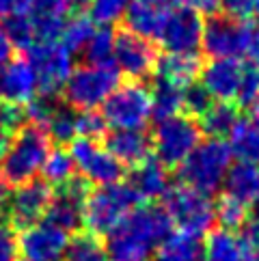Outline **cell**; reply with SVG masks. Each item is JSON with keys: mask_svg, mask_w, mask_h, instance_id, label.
<instances>
[{"mask_svg": "<svg viewBox=\"0 0 259 261\" xmlns=\"http://www.w3.org/2000/svg\"><path fill=\"white\" fill-rule=\"evenodd\" d=\"M173 231L162 205H138L104 238L110 261H147L156 246Z\"/></svg>", "mask_w": 259, "mask_h": 261, "instance_id": "6da1fadb", "label": "cell"}, {"mask_svg": "<svg viewBox=\"0 0 259 261\" xmlns=\"http://www.w3.org/2000/svg\"><path fill=\"white\" fill-rule=\"evenodd\" d=\"M231 164H234V155L227 141L201 138V143L177 166V179L188 188L212 197L220 190Z\"/></svg>", "mask_w": 259, "mask_h": 261, "instance_id": "7a4b0ae2", "label": "cell"}, {"mask_svg": "<svg viewBox=\"0 0 259 261\" xmlns=\"http://www.w3.org/2000/svg\"><path fill=\"white\" fill-rule=\"evenodd\" d=\"M50 149L52 143L45 129L26 123L11 138V145L0 162V177L7 181L9 188H17V186L35 179Z\"/></svg>", "mask_w": 259, "mask_h": 261, "instance_id": "3957f363", "label": "cell"}, {"mask_svg": "<svg viewBox=\"0 0 259 261\" xmlns=\"http://www.w3.org/2000/svg\"><path fill=\"white\" fill-rule=\"evenodd\" d=\"M145 201L138 197V192L127 181H117L110 186H97L89 192L85 203V227L87 233H93L97 238H106L125 214L134 207L143 205Z\"/></svg>", "mask_w": 259, "mask_h": 261, "instance_id": "277c9868", "label": "cell"}, {"mask_svg": "<svg viewBox=\"0 0 259 261\" xmlns=\"http://www.w3.org/2000/svg\"><path fill=\"white\" fill-rule=\"evenodd\" d=\"M121 85V73L110 65H78L73 67L69 78L61 89V99L65 106L76 113L82 110H97L104 99Z\"/></svg>", "mask_w": 259, "mask_h": 261, "instance_id": "5b68a950", "label": "cell"}, {"mask_svg": "<svg viewBox=\"0 0 259 261\" xmlns=\"http://www.w3.org/2000/svg\"><path fill=\"white\" fill-rule=\"evenodd\" d=\"M255 24L251 20H236L223 11L203 20L201 50L210 59H242L253 45Z\"/></svg>", "mask_w": 259, "mask_h": 261, "instance_id": "8992f818", "label": "cell"}, {"mask_svg": "<svg viewBox=\"0 0 259 261\" xmlns=\"http://www.w3.org/2000/svg\"><path fill=\"white\" fill-rule=\"evenodd\" d=\"M162 207L169 214L173 227L184 233L203 238L214 229V201L208 194H201L188 186H171V190L164 194Z\"/></svg>", "mask_w": 259, "mask_h": 261, "instance_id": "52a82bcc", "label": "cell"}, {"mask_svg": "<svg viewBox=\"0 0 259 261\" xmlns=\"http://www.w3.org/2000/svg\"><path fill=\"white\" fill-rule=\"evenodd\" d=\"M201 127L194 117L188 115H173L162 121H156L151 132L153 155L160 160L166 169L177 166L190 155V151L201 143Z\"/></svg>", "mask_w": 259, "mask_h": 261, "instance_id": "ba28073f", "label": "cell"}, {"mask_svg": "<svg viewBox=\"0 0 259 261\" xmlns=\"http://www.w3.org/2000/svg\"><path fill=\"white\" fill-rule=\"evenodd\" d=\"M101 117L113 129H145L151 119L149 89L143 82H121L104 99Z\"/></svg>", "mask_w": 259, "mask_h": 261, "instance_id": "9c48e42d", "label": "cell"}, {"mask_svg": "<svg viewBox=\"0 0 259 261\" xmlns=\"http://www.w3.org/2000/svg\"><path fill=\"white\" fill-rule=\"evenodd\" d=\"M156 61H158V50L151 41L130 33L127 29L115 31L113 65L121 76H127L134 82L151 80L156 73Z\"/></svg>", "mask_w": 259, "mask_h": 261, "instance_id": "30bf717a", "label": "cell"}, {"mask_svg": "<svg viewBox=\"0 0 259 261\" xmlns=\"http://www.w3.org/2000/svg\"><path fill=\"white\" fill-rule=\"evenodd\" d=\"M69 153L76 164V173L93 186H110L123 181L125 166L108 151L99 141L76 138L71 143Z\"/></svg>", "mask_w": 259, "mask_h": 261, "instance_id": "8fae6325", "label": "cell"}, {"mask_svg": "<svg viewBox=\"0 0 259 261\" xmlns=\"http://www.w3.org/2000/svg\"><path fill=\"white\" fill-rule=\"evenodd\" d=\"M89 192H91V184L82 179L80 175L71 177L63 186H57L43 216L45 222L65 231L67 236L69 233H80L82 225H85V203Z\"/></svg>", "mask_w": 259, "mask_h": 261, "instance_id": "7c38bea8", "label": "cell"}, {"mask_svg": "<svg viewBox=\"0 0 259 261\" xmlns=\"http://www.w3.org/2000/svg\"><path fill=\"white\" fill-rule=\"evenodd\" d=\"M22 54L33 65L39 91L61 95L65 80L73 69V54L61 41H37Z\"/></svg>", "mask_w": 259, "mask_h": 261, "instance_id": "4fadbf2b", "label": "cell"}, {"mask_svg": "<svg viewBox=\"0 0 259 261\" xmlns=\"http://www.w3.org/2000/svg\"><path fill=\"white\" fill-rule=\"evenodd\" d=\"M54 188L45 179H31L11 192L5 210L7 220L15 229H26L45 216Z\"/></svg>", "mask_w": 259, "mask_h": 261, "instance_id": "5bb4252c", "label": "cell"}, {"mask_svg": "<svg viewBox=\"0 0 259 261\" xmlns=\"http://www.w3.org/2000/svg\"><path fill=\"white\" fill-rule=\"evenodd\" d=\"M203 35V15L188 7H175L166 13L160 45L171 54H199Z\"/></svg>", "mask_w": 259, "mask_h": 261, "instance_id": "9a60e30c", "label": "cell"}, {"mask_svg": "<svg viewBox=\"0 0 259 261\" xmlns=\"http://www.w3.org/2000/svg\"><path fill=\"white\" fill-rule=\"evenodd\" d=\"M69 236L50 222H35L20 236V257L24 261H63Z\"/></svg>", "mask_w": 259, "mask_h": 261, "instance_id": "2e32d148", "label": "cell"}, {"mask_svg": "<svg viewBox=\"0 0 259 261\" xmlns=\"http://www.w3.org/2000/svg\"><path fill=\"white\" fill-rule=\"evenodd\" d=\"M37 91H39L37 73L24 54L0 67V101L24 106L35 97Z\"/></svg>", "mask_w": 259, "mask_h": 261, "instance_id": "e0dca14e", "label": "cell"}, {"mask_svg": "<svg viewBox=\"0 0 259 261\" xmlns=\"http://www.w3.org/2000/svg\"><path fill=\"white\" fill-rule=\"evenodd\" d=\"M244 65L240 59H212L201 67V85L216 101H234L242 80Z\"/></svg>", "mask_w": 259, "mask_h": 261, "instance_id": "ac0fdd59", "label": "cell"}, {"mask_svg": "<svg viewBox=\"0 0 259 261\" xmlns=\"http://www.w3.org/2000/svg\"><path fill=\"white\" fill-rule=\"evenodd\" d=\"M101 145H104L125 169H134V166L153 158L151 134L145 132V129H108Z\"/></svg>", "mask_w": 259, "mask_h": 261, "instance_id": "d6986e66", "label": "cell"}, {"mask_svg": "<svg viewBox=\"0 0 259 261\" xmlns=\"http://www.w3.org/2000/svg\"><path fill=\"white\" fill-rule=\"evenodd\" d=\"M125 181L138 192V197L143 201L164 199V194L169 192L173 186L169 169H166L160 160H156V158H149L147 162L134 166Z\"/></svg>", "mask_w": 259, "mask_h": 261, "instance_id": "ffe728a7", "label": "cell"}, {"mask_svg": "<svg viewBox=\"0 0 259 261\" xmlns=\"http://www.w3.org/2000/svg\"><path fill=\"white\" fill-rule=\"evenodd\" d=\"M220 190H223V197L236 199L248 207V203L259 194V164L240 160L231 164Z\"/></svg>", "mask_w": 259, "mask_h": 261, "instance_id": "44dd1931", "label": "cell"}, {"mask_svg": "<svg viewBox=\"0 0 259 261\" xmlns=\"http://www.w3.org/2000/svg\"><path fill=\"white\" fill-rule=\"evenodd\" d=\"M201 67H203V61H201L199 54L164 52V54H158L153 76L169 80V82H173V85L186 87V85H190V82H197Z\"/></svg>", "mask_w": 259, "mask_h": 261, "instance_id": "7402d4cb", "label": "cell"}, {"mask_svg": "<svg viewBox=\"0 0 259 261\" xmlns=\"http://www.w3.org/2000/svg\"><path fill=\"white\" fill-rule=\"evenodd\" d=\"M166 13L169 11H160V9L147 7L143 3H138V0H132V3L127 5V9H125L123 17H121V20L125 22L123 29H127L130 33H134V35L143 37V39L153 43V41L160 39Z\"/></svg>", "mask_w": 259, "mask_h": 261, "instance_id": "603a6c76", "label": "cell"}, {"mask_svg": "<svg viewBox=\"0 0 259 261\" xmlns=\"http://www.w3.org/2000/svg\"><path fill=\"white\" fill-rule=\"evenodd\" d=\"M153 261H203V240L184 231H171L156 246Z\"/></svg>", "mask_w": 259, "mask_h": 261, "instance_id": "cb8c5ba5", "label": "cell"}, {"mask_svg": "<svg viewBox=\"0 0 259 261\" xmlns=\"http://www.w3.org/2000/svg\"><path fill=\"white\" fill-rule=\"evenodd\" d=\"M242 119L240 117V108L234 101H214L205 113H203L197 123L201 127V134H205L208 138H223L231 134V129L236 127V123Z\"/></svg>", "mask_w": 259, "mask_h": 261, "instance_id": "d4e9b609", "label": "cell"}, {"mask_svg": "<svg viewBox=\"0 0 259 261\" xmlns=\"http://www.w3.org/2000/svg\"><path fill=\"white\" fill-rule=\"evenodd\" d=\"M182 89L179 85H173V82L153 76L151 78V119L162 121L166 117L179 115L182 110Z\"/></svg>", "mask_w": 259, "mask_h": 261, "instance_id": "484cf974", "label": "cell"}, {"mask_svg": "<svg viewBox=\"0 0 259 261\" xmlns=\"http://www.w3.org/2000/svg\"><path fill=\"white\" fill-rule=\"evenodd\" d=\"M231 155L238 158L240 162H253L259 164V127L253 125L251 121L240 119L236 127L227 136Z\"/></svg>", "mask_w": 259, "mask_h": 261, "instance_id": "4316f807", "label": "cell"}, {"mask_svg": "<svg viewBox=\"0 0 259 261\" xmlns=\"http://www.w3.org/2000/svg\"><path fill=\"white\" fill-rule=\"evenodd\" d=\"M244 248L238 240V233L231 231H210L203 242V261H242Z\"/></svg>", "mask_w": 259, "mask_h": 261, "instance_id": "83f0119b", "label": "cell"}, {"mask_svg": "<svg viewBox=\"0 0 259 261\" xmlns=\"http://www.w3.org/2000/svg\"><path fill=\"white\" fill-rule=\"evenodd\" d=\"M43 179L48 181L52 188L63 186L65 181H69L71 177H76V164H73V158L69 153L67 147H52L48 155H45V162L41 166Z\"/></svg>", "mask_w": 259, "mask_h": 261, "instance_id": "f1b7e54d", "label": "cell"}, {"mask_svg": "<svg viewBox=\"0 0 259 261\" xmlns=\"http://www.w3.org/2000/svg\"><path fill=\"white\" fill-rule=\"evenodd\" d=\"M63 261H110L101 238L93 233H73L67 242Z\"/></svg>", "mask_w": 259, "mask_h": 261, "instance_id": "f546056e", "label": "cell"}, {"mask_svg": "<svg viewBox=\"0 0 259 261\" xmlns=\"http://www.w3.org/2000/svg\"><path fill=\"white\" fill-rule=\"evenodd\" d=\"M93 33H95V22L89 17V13H76V15H71L69 20H65L59 41L71 54H80Z\"/></svg>", "mask_w": 259, "mask_h": 261, "instance_id": "4dcf8cb0", "label": "cell"}, {"mask_svg": "<svg viewBox=\"0 0 259 261\" xmlns=\"http://www.w3.org/2000/svg\"><path fill=\"white\" fill-rule=\"evenodd\" d=\"M76 110L61 104L57 110H54V115L48 119V123L43 125L45 134H48L50 143H54L57 147H67L76 141Z\"/></svg>", "mask_w": 259, "mask_h": 261, "instance_id": "1f68e13d", "label": "cell"}, {"mask_svg": "<svg viewBox=\"0 0 259 261\" xmlns=\"http://www.w3.org/2000/svg\"><path fill=\"white\" fill-rule=\"evenodd\" d=\"M0 29H3L9 43L13 45V50H17V52H26L33 43H37L35 24H33L29 13L7 17V20L0 22Z\"/></svg>", "mask_w": 259, "mask_h": 261, "instance_id": "d6a6232c", "label": "cell"}, {"mask_svg": "<svg viewBox=\"0 0 259 261\" xmlns=\"http://www.w3.org/2000/svg\"><path fill=\"white\" fill-rule=\"evenodd\" d=\"M113 45H115V31L110 26H99L91 35L89 43L80 54L85 57L87 65H110L113 63Z\"/></svg>", "mask_w": 259, "mask_h": 261, "instance_id": "836d02e7", "label": "cell"}, {"mask_svg": "<svg viewBox=\"0 0 259 261\" xmlns=\"http://www.w3.org/2000/svg\"><path fill=\"white\" fill-rule=\"evenodd\" d=\"M214 220L223 231L238 233L242 229V225L248 220V207L244 203H240L236 199L220 197L214 203Z\"/></svg>", "mask_w": 259, "mask_h": 261, "instance_id": "e575fe53", "label": "cell"}, {"mask_svg": "<svg viewBox=\"0 0 259 261\" xmlns=\"http://www.w3.org/2000/svg\"><path fill=\"white\" fill-rule=\"evenodd\" d=\"M214 101L216 99L203 89L201 82H190V85H186L182 89V110L188 117L199 119Z\"/></svg>", "mask_w": 259, "mask_h": 261, "instance_id": "d590c367", "label": "cell"}, {"mask_svg": "<svg viewBox=\"0 0 259 261\" xmlns=\"http://www.w3.org/2000/svg\"><path fill=\"white\" fill-rule=\"evenodd\" d=\"M130 3L132 0H91L89 17L99 26H113L123 17Z\"/></svg>", "mask_w": 259, "mask_h": 261, "instance_id": "8d00e7d4", "label": "cell"}, {"mask_svg": "<svg viewBox=\"0 0 259 261\" xmlns=\"http://www.w3.org/2000/svg\"><path fill=\"white\" fill-rule=\"evenodd\" d=\"M108 123L97 110H82L76 115V136L78 138H89V141H104L108 132Z\"/></svg>", "mask_w": 259, "mask_h": 261, "instance_id": "74e56055", "label": "cell"}, {"mask_svg": "<svg viewBox=\"0 0 259 261\" xmlns=\"http://www.w3.org/2000/svg\"><path fill=\"white\" fill-rule=\"evenodd\" d=\"M259 95V65L248 63L244 65L242 71V80H240V89L236 95V106L238 108H246L251 106Z\"/></svg>", "mask_w": 259, "mask_h": 261, "instance_id": "f35d334b", "label": "cell"}, {"mask_svg": "<svg viewBox=\"0 0 259 261\" xmlns=\"http://www.w3.org/2000/svg\"><path fill=\"white\" fill-rule=\"evenodd\" d=\"M0 261H20V236L7 216H0Z\"/></svg>", "mask_w": 259, "mask_h": 261, "instance_id": "ab89813d", "label": "cell"}, {"mask_svg": "<svg viewBox=\"0 0 259 261\" xmlns=\"http://www.w3.org/2000/svg\"><path fill=\"white\" fill-rule=\"evenodd\" d=\"M24 125H26L24 106L0 101V129L9 132V134H15L17 129H22Z\"/></svg>", "mask_w": 259, "mask_h": 261, "instance_id": "60d3db41", "label": "cell"}, {"mask_svg": "<svg viewBox=\"0 0 259 261\" xmlns=\"http://www.w3.org/2000/svg\"><path fill=\"white\" fill-rule=\"evenodd\" d=\"M29 13L35 17H67V0H29Z\"/></svg>", "mask_w": 259, "mask_h": 261, "instance_id": "b9f144b4", "label": "cell"}, {"mask_svg": "<svg viewBox=\"0 0 259 261\" xmlns=\"http://www.w3.org/2000/svg\"><path fill=\"white\" fill-rule=\"evenodd\" d=\"M220 11L236 20H251L255 15L253 0H220Z\"/></svg>", "mask_w": 259, "mask_h": 261, "instance_id": "7bdbcfd3", "label": "cell"}, {"mask_svg": "<svg viewBox=\"0 0 259 261\" xmlns=\"http://www.w3.org/2000/svg\"><path fill=\"white\" fill-rule=\"evenodd\" d=\"M20 13H29V0H0V22Z\"/></svg>", "mask_w": 259, "mask_h": 261, "instance_id": "ee69618b", "label": "cell"}, {"mask_svg": "<svg viewBox=\"0 0 259 261\" xmlns=\"http://www.w3.org/2000/svg\"><path fill=\"white\" fill-rule=\"evenodd\" d=\"M199 15H214L220 11V0H179Z\"/></svg>", "mask_w": 259, "mask_h": 261, "instance_id": "f6af8a7d", "label": "cell"}, {"mask_svg": "<svg viewBox=\"0 0 259 261\" xmlns=\"http://www.w3.org/2000/svg\"><path fill=\"white\" fill-rule=\"evenodd\" d=\"M11 59H13V45L9 43L3 29H0V67H3L5 63H9Z\"/></svg>", "mask_w": 259, "mask_h": 261, "instance_id": "bcb514c9", "label": "cell"}, {"mask_svg": "<svg viewBox=\"0 0 259 261\" xmlns=\"http://www.w3.org/2000/svg\"><path fill=\"white\" fill-rule=\"evenodd\" d=\"M138 3L153 7V9H160V11H173V9L179 5V0H138Z\"/></svg>", "mask_w": 259, "mask_h": 261, "instance_id": "7dc6e473", "label": "cell"}, {"mask_svg": "<svg viewBox=\"0 0 259 261\" xmlns=\"http://www.w3.org/2000/svg\"><path fill=\"white\" fill-rule=\"evenodd\" d=\"M251 63L259 65V22L255 24V35H253V45H251V50H248V57H246Z\"/></svg>", "mask_w": 259, "mask_h": 261, "instance_id": "c3c4849f", "label": "cell"}, {"mask_svg": "<svg viewBox=\"0 0 259 261\" xmlns=\"http://www.w3.org/2000/svg\"><path fill=\"white\" fill-rule=\"evenodd\" d=\"M9 197H11V188L7 186V181L0 177V216H5V210H7V203Z\"/></svg>", "mask_w": 259, "mask_h": 261, "instance_id": "681fc988", "label": "cell"}, {"mask_svg": "<svg viewBox=\"0 0 259 261\" xmlns=\"http://www.w3.org/2000/svg\"><path fill=\"white\" fill-rule=\"evenodd\" d=\"M11 138H13V134L3 132V129H0V162H3V158H5V153H7L9 145H11Z\"/></svg>", "mask_w": 259, "mask_h": 261, "instance_id": "f907efd6", "label": "cell"}, {"mask_svg": "<svg viewBox=\"0 0 259 261\" xmlns=\"http://www.w3.org/2000/svg\"><path fill=\"white\" fill-rule=\"evenodd\" d=\"M248 108H251V123L259 127V95H257V99Z\"/></svg>", "mask_w": 259, "mask_h": 261, "instance_id": "816d5d0a", "label": "cell"}, {"mask_svg": "<svg viewBox=\"0 0 259 261\" xmlns=\"http://www.w3.org/2000/svg\"><path fill=\"white\" fill-rule=\"evenodd\" d=\"M248 214H251L253 220H259V194H257V197L251 203H248Z\"/></svg>", "mask_w": 259, "mask_h": 261, "instance_id": "f5cc1de1", "label": "cell"}, {"mask_svg": "<svg viewBox=\"0 0 259 261\" xmlns=\"http://www.w3.org/2000/svg\"><path fill=\"white\" fill-rule=\"evenodd\" d=\"M69 9H87L91 5V0H67Z\"/></svg>", "mask_w": 259, "mask_h": 261, "instance_id": "db71d44e", "label": "cell"}, {"mask_svg": "<svg viewBox=\"0 0 259 261\" xmlns=\"http://www.w3.org/2000/svg\"><path fill=\"white\" fill-rule=\"evenodd\" d=\"M253 5H255V15H259V0H253Z\"/></svg>", "mask_w": 259, "mask_h": 261, "instance_id": "11a10c76", "label": "cell"}]
</instances>
